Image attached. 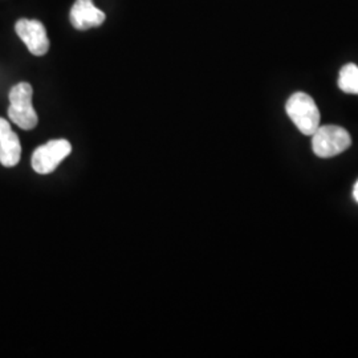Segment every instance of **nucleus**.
<instances>
[{
    "label": "nucleus",
    "instance_id": "1",
    "mask_svg": "<svg viewBox=\"0 0 358 358\" xmlns=\"http://www.w3.org/2000/svg\"><path fill=\"white\" fill-rule=\"evenodd\" d=\"M34 90L28 83H19L10 90V108L8 117L23 130L36 128L38 122V113L32 105Z\"/></svg>",
    "mask_w": 358,
    "mask_h": 358
},
{
    "label": "nucleus",
    "instance_id": "2",
    "mask_svg": "<svg viewBox=\"0 0 358 358\" xmlns=\"http://www.w3.org/2000/svg\"><path fill=\"white\" fill-rule=\"evenodd\" d=\"M285 110L297 129L306 136H312L320 127V110L315 100L304 92L294 93L287 101Z\"/></svg>",
    "mask_w": 358,
    "mask_h": 358
},
{
    "label": "nucleus",
    "instance_id": "3",
    "mask_svg": "<svg viewBox=\"0 0 358 358\" xmlns=\"http://www.w3.org/2000/svg\"><path fill=\"white\" fill-rule=\"evenodd\" d=\"M312 137L313 152L320 158H331L337 154L344 153L352 145L348 130L337 125L319 127Z\"/></svg>",
    "mask_w": 358,
    "mask_h": 358
},
{
    "label": "nucleus",
    "instance_id": "4",
    "mask_svg": "<svg viewBox=\"0 0 358 358\" xmlns=\"http://www.w3.org/2000/svg\"><path fill=\"white\" fill-rule=\"evenodd\" d=\"M72 152V145L66 140H53L47 142L32 154V169L41 176L51 174L62 161Z\"/></svg>",
    "mask_w": 358,
    "mask_h": 358
},
{
    "label": "nucleus",
    "instance_id": "5",
    "mask_svg": "<svg viewBox=\"0 0 358 358\" xmlns=\"http://www.w3.org/2000/svg\"><path fill=\"white\" fill-rule=\"evenodd\" d=\"M15 31L32 55L44 56L50 50V38L47 36V29L41 22L20 19L15 24Z\"/></svg>",
    "mask_w": 358,
    "mask_h": 358
},
{
    "label": "nucleus",
    "instance_id": "6",
    "mask_svg": "<svg viewBox=\"0 0 358 358\" xmlns=\"http://www.w3.org/2000/svg\"><path fill=\"white\" fill-rule=\"evenodd\" d=\"M105 17V13L94 6L93 0H76L69 13L71 24L78 31L103 26Z\"/></svg>",
    "mask_w": 358,
    "mask_h": 358
},
{
    "label": "nucleus",
    "instance_id": "7",
    "mask_svg": "<svg viewBox=\"0 0 358 358\" xmlns=\"http://www.w3.org/2000/svg\"><path fill=\"white\" fill-rule=\"evenodd\" d=\"M22 157V145L7 120L0 117V164L4 167L16 166Z\"/></svg>",
    "mask_w": 358,
    "mask_h": 358
},
{
    "label": "nucleus",
    "instance_id": "8",
    "mask_svg": "<svg viewBox=\"0 0 358 358\" xmlns=\"http://www.w3.org/2000/svg\"><path fill=\"white\" fill-rule=\"evenodd\" d=\"M338 88L344 93L358 94V66L356 64H346L340 71Z\"/></svg>",
    "mask_w": 358,
    "mask_h": 358
},
{
    "label": "nucleus",
    "instance_id": "9",
    "mask_svg": "<svg viewBox=\"0 0 358 358\" xmlns=\"http://www.w3.org/2000/svg\"><path fill=\"white\" fill-rule=\"evenodd\" d=\"M353 196H355V201L358 203V182L356 183L355 189H353Z\"/></svg>",
    "mask_w": 358,
    "mask_h": 358
}]
</instances>
